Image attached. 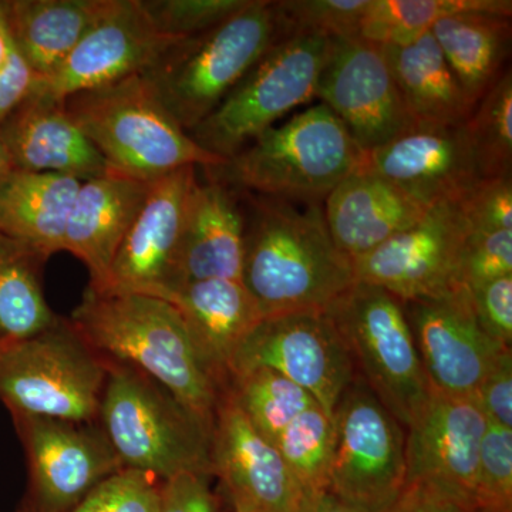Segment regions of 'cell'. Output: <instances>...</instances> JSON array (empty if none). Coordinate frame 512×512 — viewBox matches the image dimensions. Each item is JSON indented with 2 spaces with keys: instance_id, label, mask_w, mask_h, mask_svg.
Segmentation results:
<instances>
[{
  "instance_id": "obj_1",
  "label": "cell",
  "mask_w": 512,
  "mask_h": 512,
  "mask_svg": "<svg viewBox=\"0 0 512 512\" xmlns=\"http://www.w3.org/2000/svg\"><path fill=\"white\" fill-rule=\"evenodd\" d=\"M241 282L264 318L325 312L355 284L352 259L335 244L323 204L247 194Z\"/></svg>"
},
{
  "instance_id": "obj_2",
  "label": "cell",
  "mask_w": 512,
  "mask_h": 512,
  "mask_svg": "<svg viewBox=\"0 0 512 512\" xmlns=\"http://www.w3.org/2000/svg\"><path fill=\"white\" fill-rule=\"evenodd\" d=\"M70 325L104 359L136 367L214 427L222 392L170 302L87 288Z\"/></svg>"
},
{
  "instance_id": "obj_3",
  "label": "cell",
  "mask_w": 512,
  "mask_h": 512,
  "mask_svg": "<svg viewBox=\"0 0 512 512\" xmlns=\"http://www.w3.org/2000/svg\"><path fill=\"white\" fill-rule=\"evenodd\" d=\"M363 156L342 121L319 103L269 128L224 164L204 170L239 192L323 204Z\"/></svg>"
},
{
  "instance_id": "obj_4",
  "label": "cell",
  "mask_w": 512,
  "mask_h": 512,
  "mask_svg": "<svg viewBox=\"0 0 512 512\" xmlns=\"http://www.w3.org/2000/svg\"><path fill=\"white\" fill-rule=\"evenodd\" d=\"M99 426L121 466L164 481L212 474V427L136 367L106 359Z\"/></svg>"
},
{
  "instance_id": "obj_5",
  "label": "cell",
  "mask_w": 512,
  "mask_h": 512,
  "mask_svg": "<svg viewBox=\"0 0 512 512\" xmlns=\"http://www.w3.org/2000/svg\"><path fill=\"white\" fill-rule=\"evenodd\" d=\"M282 39L275 2L249 0L221 25L168 47L141 76L188 133L214 113Z\"/></svg>"
},
{
  "instance_id": "obj_6",
  "label": "cell",
  "mask_w": 512,
  "mask_h": 512,
  "mask_svg": "<svg viewBox=\"0 0 512 512\" xmlns=\"http://www.w3.org/2000/svg\"><path fill=\"white\" fill-rule=\"evenodd\" d=\"M63 103L116 173L151 183L180 168L225 163L192 140L141 74L74 94Z\"/></svg>"
},
{
  "instance_id": "obj_7",
  "label": "cell",
  "mask_w": 512,
  "mask_h": 512,
  "mask_svg": "<svg viewBox=\"0 0 512 512\" xmlns=\"http://www.w3.org/2000/svg\"><path fill=\"white\" fill-rule=\"evenodd\" d=\"M106 377V359L69 320L0 352V400L12 414L94 423Z\"/></svg>"
},
{
  "instance_id": "obj_8",
  "label": "cell",
  "mask_w": 512,
  "mask_h": 512,
  "mask_svg": "<svg viewBox=\"0 0 512 512\" xmlns=\"http://www.w3.org/2000/svg\"><path fill=\"white\" fill-rule=\"evenodd\" d=\"M366 386L402 426L430 394L403 302L377 286L355 282L325 311Z\"/></svg>"
},
{
  "instance_id": "obj_9",
  "label": "cell",
  "mask_w": 512,
  "mask_h": 512,
  "mask_svg": "<svg viewBox=\"0 0 512 512\" xmlns=\"http://www.w3.org/2000/svg\"><path fill=\"white\" fill-rule=\"evenodd\" d=\"M330 39L286 37L228 94L202 123L188 131L214 156L234 157L291 111L315 99Z\"/></svg>"
},
{
  "instance_id": "obj_10",
  "label": "cell",
  "mask_w": 512,
  "mask_h": 512,
  "mask_svg": "<svg viewBox=\"0 0 512 512\" xmlns=\"http://www.w3.org/2000/svg\"><path fill=\"white\" fill-rule=\"evenodd\" d=\"M335 451L329 491L380 512L406 484V434L366 384L350 383L333 412Z\"/></svg>"
},
{
  "instance_id": "obj_11",
  "label": "cell",
  "mask_w": 512,
  "mask_h": 512,
  "mask_svg": "<svg viewBox=\"0 0 512 512\" xmlns=\"http://www.w3.org/2000/svg\"><path fill=\"white\" fill-rule=\"evenodd\" d=\"M315 99L349 131L363 153L414 126L383 46L360 36L330 39Z\"/></svg>"
},
{
  "instance_id": "obj_12",
  "label": "cell",
  "mask_w": 512,
  "mask_h": 512,
  "mask_svg": "<svg viewBox=\"0 0 512 512\" xmlns=\"http://www.w3.org/2000/svg\"><path fill=\"white\" fill-rule=\"evenodd\" d=\"M258 367L274 370L301 386L330 416L355 380L352 357L325 312L262 320L238 350L231 379Z\"/></svg>"
},
{
  "instance_id": "obj_13",
  "label": "cell",
  "mask_w": 512,
  "mask_h": 512,
  "mask_svg": "<svg viewBox=\"0 0 512 512\" xmlns=\"http://www.w3.org/2000/svg\"><path fill=\"white\" fill-rule=\"evenodd\" d=\"M467 235L461 202H440L413 227L353 261L356 282L382 288L402 302L443 295L460 285Z\"/></svg>"
},
{
  "instance_id": "obj_14",
  "label": "cell",
  "mask_w": 512,
  "mask_h": 512,
  "mask_svg": "<svg viewBox=\"0 0 512 512\" xmlns=\"http://www.w3.org/2000/svg\"><path fill=\"white\" fill-rule=\"evenodd\" d=\"M175 40L158 32L141 0H109L93 28L32 94L64 101L150 70Z\"/></svg>"
},
{
  "instance_id": "obj_15",
  "label": "cell",
  "mask_w": 512,
  "mask_h": 512,
  "mask_svg": "<svg viewBox=\"0 0 512 512\" xmlns=\"http://www.w3.org/2000/svg\"><path fill=\"white\" fill-rule=\"evenodd\" d=\"M39 512H66L106 478L123 470L99 423L12 414Z\"/></svg>"
},
{
  "instance_id": "obj_16",
  "label": "cell",
  "mask_w": 512,
  "mask_h": 512,
  "mask_svg": "<svg viewBox=\"0 0 512 512\" xmlns=\"http://www.w3.org/2000/svg\"><path fill=\"white\" fill-rule=\"evenodd\" d=\"M431 392L474 397L481 380L508 346L481 329L464 285L403 302Z\"/></svg>"
},
{
  "instance_id": "obj_17",
  "label": "cell",
  "mask_w": 512,
  "mask_h": 512,
  "mask_svg": "<svg viewBox=\"0 0 512 512\" xmlns=\"http://www.w3.org/2000/svg\"><path fill=\"white\" fill-rule=\"evenodd\" d=\"M487 419L476 397L431 392L407 426L406 483L430 485L476 512L474 494Z\"/></svg>"
},
{
  "instance_id": "obj_18",
  "label": "cell",
  "mask_w": 512,
  "mask_h": 512,
  "mask_svg": "<svg viewBox=\"0 0 512 512\" xmlns=\"http://www.w3.org/2000/svg\"><path fill=\"white\" fill-rule=\"evenodd\" d=\"M360 167L380 175L426 208L463 200L483 180L466 126L414 124L365 153Z\"/></svg>"
},
{
  "instance_id": "obj_19",
  "label": "cell",
  "mask_w": 512,
  "mask_h": 512,
  "mask_svg": "<svg viewBox=\"0 0 512 512\" xmlns=\"http://www.w3.org/2000/svg\"><path fill=\"white\" fill-rule=\"evenodd\" d=\"M197 181V167L180 168L151 181L111 265L106 288L97 291L157 298L170 286L188 200Z\"/></svg>"
},
{
  "instance_id": "obj_20",
  "label": "cell",
  "mask_w": 512,
  "mask_h": 512,
  "mask_svg": "<svg viewBox=\"0 0 512 512\" xmlns=\"http://www.w3.org/2000/svg\"><path fill=\"white\" fill-rule=\"evenodd\" d=\"M212 474L234 510L293 512L303 494L274 444L228 392L222 393L212 427Z\"/></svg>"
},
{
  "instance_id": "obj_21",
  "label": "cell",
  "mask_w": 512,
  "mask_h": 512,
  "mask_svg": "<svg viewBox=\"0 0 512 512\" xmlns=\"http://www.w3.org/2000/svg\"><path fill=\"white\" fill-rule=\"evenodd\" d=\"M245 231L247 211L241 192L211 178L207 183L197 181L188 200L170 286L161 295L207 279L241 281Z\"/></svg>"
},
{
  "instance_id": "obj_22",
  "label": "cell",
  "mask_w": 512,
  "mask_h": 512,
  "mask_svg": "<svg viewBox=\"0 0 512 512\" xmlns=\"http://www.w3.org/2000/svg\"><path fill=\"white\" fill-rule=\"evenodd\" d=\"M160 299L180 313L201 362L227 392L238 350L265 319L254 296L241 281L207 279L178 286Z\"/></svg>"
},
{
  "instance_id": "obj_23",
  "label": "cell",
  "mask_w": 512,
  "mask_h": 512,
  "mask_svg": "<svg viewBox=\"0 0 512 512\" xmlns=\"http://www.w3.org/2000/svg\"><path fill=\"white\" fill-rule=\"evenodd\" d=\"M0 136L15 170L70 175L80 181L110 171L92 141L67 114L63 101L30 94L0 126Z\"/></svg>"
},
{
  "instance_id": "obj_24",
  "label": "cell",
  "mask_w": 512,
  "mask_h": 512,
  "mask_svg": "<svg viewBox=\"0 0 512 512\" xmlns=\"http://www.w3.org/2000/svg\"><path fill=\"white\" fill-rule=\"evenodd\" d=\"M148 187L146 181L111 170L80 185L67 222L64 251L87 266L90 288H106L111 265Z\"/></svg>"
},
{
  "instance_id": "obj_25",
  "label": "cell",
  "mask_w": 512,
  "mask_h": 512,
  "mask_svg": "<svg viewBox=\"0 0 512 512\" xmlns=\"http://www.w3.org/2000/svg\"><path fill=\"white\" fill-rule=\"evenodd\" d=\"M427 210L363 167L348 175L323 201L330 237L352 262L413 227Z\"/></svg>"
},
{
  "instance_id": "obj_26",
  "label": "cell",
  "mask_w": 512,
  "mask_h": 512,
  "mask_svg": "<svg viewBox=\"0 0 512 512\" xmlns=\"http://www.w3.org/2000/svg\"><path fill=\"white\" fill-rule=\"evenodd\" d=\"M83 181L13 170L0 185V232L37 258L64 251V235Z\"/></svg>"
},
{
  "instance_id": "obj_27",
  "label": "cell",
  "mask_w": 512,
  "mask_h": 512,
  "mask_svg": "<svg viewBox=\"0 0 512 512\" xmlns=\"http://www.w3.org/2000/svg\"><path fill=\"white\" fill-rule=\"evenodd\" d=\"M0 6L13 42L37 79H43L59 69L109 0H13Z\"/></svg>"
},
{
  "instance_id": "obj_28",
  "label": "cell",
  "mask_w": 512,
  "mask_h": 512,
  "mask_svg": "<svg viewBox=\"0 0 512 512\" xmlns=\"http://www.w3.org/2000/svg\"><path fill=\"white\" fill-rule=\"evenodd\" d=\"M404 106L416 124L464 126L474 107L431 32L404 45L383 46Z\"/></svg>"
},
{
  "instance_id": "obj_29",
  "label": "cell",
  "mask_w": 512,
  "mask_h": 512,
  "mask_svg": "<svg viewBox=\"0 0 512 512\" xmlns=\"http://www.w3.org/2000/svg\"><path fill=\"white\" fill-rule=\"evenodd\" d=\"M511 16L473 10L446 16L430 30L473 107L507 70Z\"/></svg>"
},
{
  "instance_id": "obj_30",
  "label": "cell",
  "mask_w": 512,
  "mask_h": 512,
  "mask_svg": "<svg viewBox=\"0 0 512 512\" xmlns=\"http://www.w3.org/2000/svg\"><path fill=\"white\" fill-rule=\"evenodd\" d=\"M42 259L0 232V340H22L56 322L37 275Z\"/></svg>"
},
{
  "instance_id": "obj_31",
  "label": "cell",
  "mask_w": 512,
  "mask_h": 512,
  "mask_svg": "<svg viewBox=\"0 0 512 512\" xmlns=\"http://www.w3.org/2000/svg\"><path fill=\"white\" fill-rule=\"evenodd\" d=\"M487 10L512 15L510 0H370L359 36L380 46L404 45L457 13Z\"/></svg>"
},
{
  "instance_id": "obj_32",
  "label": "cell",
  "mask_w": 512,
  "mask_h": 512,
  "mask_svg": "<svg viewBox=\"0 0 512 512\" xmlns=\"http://www.w3.org/2000/svg\"><path fill=\"white\" fill-rule=\"evenodd\" d=\"M227 392L272 444L298 414L319 404L301 386L264 367L232 376Z\"/></svg>"
},
{
  "instance_id": "obj_33",
  "label": "cell",
  "mask_w": 512,
  "mask_h": 512,
  "mask_svg": "<svg viewBox=\"0 0 512 512\" xmlns=\"http://www.w3.org/2000/svg\"><path fill=\"white\" fill-rule=\"evenodd\" d=\"M274 446L303 493L329 490L335 420L320 404L298 414L279 434Z\"/></svg>"
},
{
  "instance_id": "obj_34",
  "label": "cell",
  "mask_w": 512,
  "mask_h": 512,
  "mask_svg": "<svg viewBox=\"0 0 512 512\" xmlns=\"http://www.w3.org/2000/svg\"><path fill=\"white\" fill-rule=\"evenodd\" d=\"M466 133L483 180L512 177V74L508 67L478 101Z\"/></svg>"
},
{
  "instance_id": "obj_35",
  "label": "cell",
  "mask_w": 512,
  "mask_h": 512,
  "mask_svg": "<svg viewBox=\"0 0 512 512\" xmlns=\"http://www.w3.org/2000/svg\"><path fill=\"white\" fill-rule=\"evenodd\" d=\"M370 0H281L275 2L282 35L326 39L359 36Z\"/></svg>"
},
{
  "instance_id": "obj_36",
  "label": "cell",
  "mask_w": 512,
  "mask_h": 512,
  "mask_svg": "<svg viewBox=\"0 0 512 512\" xmlns=\"http://www.w3.org/2000/svg\"><path fill=\"white\" fill-rule=\"evenodd\" d=\"M158 32L180 42L237 15L249 0H141Z\"/></svg>"
},
{
  "instance_id": "obj_37",
  "label": "cell",
  "mask_w": 512,
  "mask_h": 512,
  "mask_svg": "<svg viewBox=\"0 0 512 512\" xmlns=\"http://www.w3.org/2000/svg\"><path fill=\"white\" fill-rule=\"evenodd\" d=\"M476 512H512V429L488 423L478 458Z\"/></svg>"
},
{
  "instance_id": "obj_38",
  "label": "cell",
  "mask_w": 512,
  "mask_h": 512,
  "mask_svg": "<svg viewBox=\"0 0 512 512\" xmlns=\"http://www.w3.org/2000/svg\"><path fill=\"white\" fill-rule=\"evenodd\" d=\"M160 485L156 477L123 468L66 512H157Z\"/></svg>"
},
{
  "instance_id": "obj_39",
  "label": "cell",
  "mask_w": 512,
  "mask_h": 512,
  "mask_svg": "<svg viewBox=\"0 0 512 512\" xmlns=\"http://www.w3.org/2000/svg\"><path fill=\"white\" fill-rule=\"evenodd\" d=\"M512 275V231L468 232L458 282L470 286Z\"/></svg>"
},
{
  "instance_id": "obj_40",
  "label": "cell",
  "mask_w": 512,
  "mask_h": 512,
  "mask_svg": "<svg viewBox=\"0 0 512 512\" xmlns=\"http://www.w3.org/2000/svg\"><path fill=\"white\" fill-rule=\"evenodd\" d=\"M460 202L468 232L512 231V177L481 180Z\"/></svg>"
},
{
  "instance_id": "obj_41",
  "label": "cell",
  "mask_w": 512,
  "mask_h": 512,
  "mask_svg": "<svg viewBox=\"0 0 512 512\" xmlns=\"http://www.w3.org/2000/svg\"><path fill=\"white\" fill-rule=\"evenodd\" d=\"M467 289L481 329L495 342L511 348L512 275L501 276Z\"/></svg>"
},
{
  "instance_id": "obj_42",
  "label": "cell",
  "mask_w": 512,
  "mask_h": 512,
  "mask_svg": "<svg viewBox=\"0 0 512 512\" xmlns=\"http://www.w3.org/2000/svg\"><path fill=\"white\" fill-rule=\"evenodd\" d=\"M488 423L512 429V352L498 355L474 394Z\"/></svg>"
},
{
  "instance_id": "obj_43",
  "label": "cell",
  "mask_w": 512,
  "mask_h": 512,
  "mask_svg": "<svg viewBox=\"0 0 512 512\" xmlns=\"http://www.w3.org/2000/svg\"><path fill=\"white\" fill-rule=\"evenodd\" d=\"M208 474L180 473L161 481L157 512H218Z\"/></svg>"
},
{
  "instance_id": "obj_44",
  "label": "cell",
  "mask_w": 512,
  "mask_h": 512,
  "mask_svg": "<svg viewBox=\"0 0 512 512\" xmlns=\"http://www.w3.org/2000/svg\"><path fill=\"white\" fill-rule=\"evenodd\" d=\"M36 80V73L12 39L8 60L0 69V126L25 103L33 92Z\"/></svg>"
},
{
  "instance_id": "obj_45",
  "label": "cell",
  "mask_w": 512,
  "mask_h": 512,
  "mask_svg": "<svg viewBox=\"0 0 512 512\" xmlns=\"http://www.w3.org/2000/svg\"><path fill=\"white\" fill-rule=\"evenodd\" d=\"M380 512H474L430 485L406 483L393 503Z\"/></svg>"
},
{
  "instance_id": "obj_46",
  "label": "cell",
  "mask_w": 512,
  "mask_h": 512,
  "mask_svg": "<svg viewBox=\"0 0 512 512\" xmlns=\"http://www.w3.org/2000/svg\"><path fill=\"white\" fill-rule=\"evenodd\" d=\"M293 512H366L362 508L346 503L338 495L326 491L303 493Z\"/></svg>"
},
{
  "instance_id": "obj_47",
  "label": "cell",
  "mask_w": 512,
  "mask_h": 512,
  "mask_svg": "<svg viewBox=\"0 0 512 512\" xmlns=\"http://www.w3.org/2000/svg\"><path fill=\"white\" fill-rule=\"evenodd\" d=\"M10 47H12V36H10L2 6H0V69L5 66L6 60H8Z\"/></svg>"
},
{
  "instance_id": "obj_48",
  "label": "cell",
  "mask_w": 512,
  "mask_h": 512,
  "mask_svg": "<svg viewBox=\"0 0 512 512\" xmlns=\"http://www.w3.org/2000/svg\"><path fill=\"white\" fill-rule=\"evenodd\" d=\"M15 170L12 165V161H10L8 148L5 146V141H3L2 136H0V185H2L3 181L6 180V177L12 171Z\"/></svg>"
},
{
  "instance_id": "obj_49",
  "label": "cell",
  "mask_w": 512,
  "mask_h": 512,
  "mask_svg": "<svg viewBox=\"0 0 512 512\" xmlns=\"http://www.w3.org/2000/svg\"><path fill=\"white\" fill-rule=\"evenodd\" d=\"M9 342H12V340H0V352L5 349V346L8 345Z\"/></svg>"
},
{
  "instance_id": "obj_50",
  "label": "cell",
  "mask_w": 512,
  "mask_h": 512,
  "mask_svg": "<svg viewBox=\"0 0 512 512\" xmlns=\"http://www.w3.org/2000/svg\"><path fill=\"white\" fill-rule=\"evenodd\" d=\"M235 512H256V511H248V510H234Z\"/></svg>"
}]
</instances>
